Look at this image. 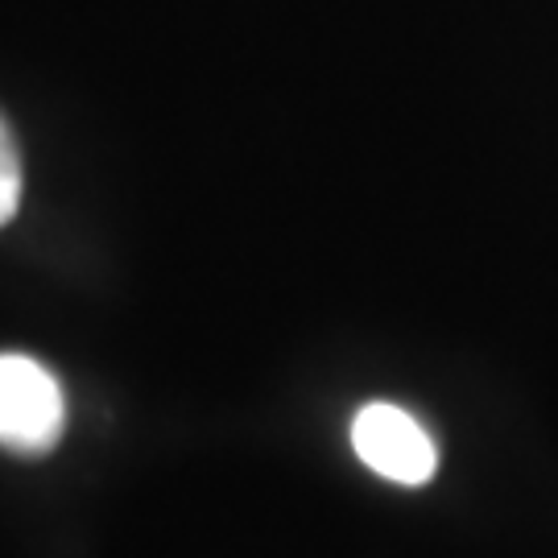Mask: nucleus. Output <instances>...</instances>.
I'll return each mask as SVG.
<instances>
[{
	"instance_id": "f257e3e1",
	"label": "nucleus",
	"mask_w": 558,
	"mask_h": 558,
	"mask_svg": "<svg viewBox=\"0 0 558 558\" xmlns=\"http://www.w3.org/2000/svg\"><path fill=\"white\" fill-rule=\"evenodd\" d=\"M66 401L59 380L29 356H0V447L41 456L62 439Z\"/></svg>"
},
{
	"instance_id": "f03ea898",
	"label": "nucleus",
	"mask_w": 558,
	"mask_h": 558,
	"mask_svg": "<svg viewBox=\"0 0 558 558\" xmlns=\"http://www.w3.org/2000/svg\"><path fill=\"white\" fill-rule=\"evenodd\" d=\"M352 447L377 476L410 484V488L426 484L439 468V451L418 418H410L401 405H389V401H373L360 410L352 422Z\"/></svg>"
},
{
	"instance_id": "7ed1b4c3",
	"label": "nucleus",
	"mask_w": 558,
	"mask_h": 558,
	"mask_svg": "<svg viewBox=\"0 0 558 558\" xmlns=\"http://www.w3.org/2000/svg\"><path fill=\"white\" fill-rule=\"evenodd\" d=\"M21 207V154L13 145L9 124L0 120V228L17 216Z\"/></svg>"
}]
</instances>
